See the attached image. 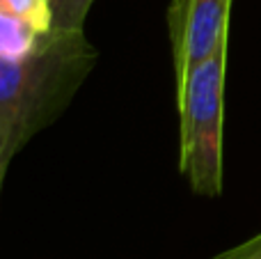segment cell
<instances>
[{"label":"cell","instance_id":"2","mask_svg":"<svg viewBox=\"0 0 261 259\" xmlns=\"http://www.w3.org/2000/svg\"><path fill=\"white\" fill-rule=\"evenodd\" d=\"M227 41L199 62L176 87L181 117V174L197 195L222 193V119H225Z\"/></svg>","mask_w":261,"mask_h":259},{"label":"cell","instance_id":"6","mask_svg":"<svg viewBox=\"0 0 261 259\" xmlns=\"http://www.w3.org/2000/svg\"><path fill=\"white\" fill-rule=\"evenodd\" d=\"M0 7L30 21L37 30H50V12L44 0H0Z\"/></svg>","mask_w":261,"mask_h":259},{"label":"cell","instance_id":"7","mask_svg":"<svg viewBox=\"0 0 261 259\" xmlns=\"http://www.w3.org/2000/svg\"><path fill=\"white\" fill-rule=\"evenodd\" d=\"M213 259H261V234L252 237L250 241L241 243V246L220 252V255Z\"/></svg>","mask_w":261,"mask_h":259},{"label":"cell","instance_id":"5","mask_svg":"<svg viewBox=\"0 0 261 259\" xmlns=\"http://www.w3.org/2000/svg\"><path fill=\"white\" fill-rule=\"evenodd\" d=\"M94 0H48L53 30H83L85 16Z\"/></svg>","mask_w":261,"mask_h":259},{"label":"cell","instance_id":"4","mask_svg":"<svg viewBox=\"0 0 261 259\" xmlns=\"http://www.w3.org/2000/svg\"><path fill=\"white\" fill-rule=\"evenodd\" d=\"M39 32L30 21L0 7V58H18L30 50Z\"/></svg>","mask_w":261,"mask_h":259},{"label":"cell","instance_id":"8","mask_svg":"<svg viewBox=\"0 0 261 259\" xmlns=\"http://www.w3.org/2000/svg\"><path fill=\"white\" fill-rule=\"evenodd\" d=\"M44 3H46V5H48V0H44Z\"/></svg>","mask_w":261,"mask_h":259},{"label":"cell","instance_id":"1","mask_svg":"<svg viewBox=\"0 0 261 259\" xmlns=\"http://www.w3.org/2000/svg\"><path fill=\"white\" fill-rule=\"evenodd\" d=\"M94 64L85 32L53 28L23 55L0 58V182L14 156L64 113Z\"/></svg>","mask_w":261,"mask_h":259},{"label":"cell","instance_id":"3","mask_svg":"<svg viewBox=\"0 0 261 259\" xmlns=\"http://www.w3.org/2000/svg\"><path fill=\"white\" fill-rule=\"evenodd\" d=\"M231 3L234 0H172L167 9V30L176 87L222 41H227Z\"/></svg>","mask_w":261,"mask_h":259}]
</instances>
